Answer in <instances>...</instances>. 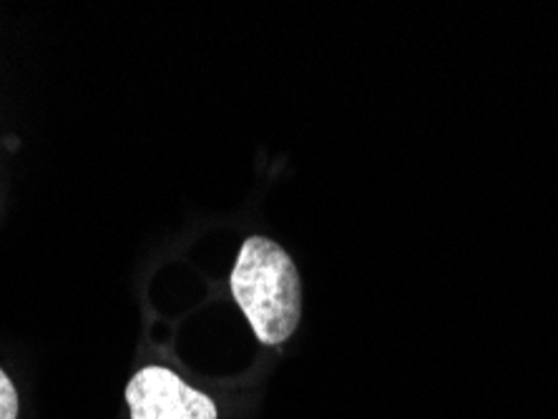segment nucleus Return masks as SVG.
I'll list each match as a JSON object with an SVG mask.
<instances>
[{
    "label": "nucleus",
    "mask_w": 558,
    "mask_h": 419,
    "mask_svg": "<svg viewBox=\"0 0 558 419\" xmlns=\"http://www.w3.org/2000/svg\"><path fill=\"white\" fill-rule=\"evenodd\" d=\"M232 294L252 332L267 347L284 344L302 319V279L277 242L250 236L232 269Z\"/></svg>",
    "instance_id": "nucleus-1"
},
{
    "label": "nucleus",
    "mask_w": 558,
    "mask_h": 419,
    "mask_svg": "<svg viewBox=\"0 0 558 419\" xmlns=\"http://www.w3.org/2000/svg\"><path fill=\"white\" fill-rule=\"evenodd\" d=\"M131 419H217V405L163 367L138 369L126 387Z\"/></svg>",
    "instance_id": "nucleus-2"
},
{
    "label": "nucleus",
    "mask_w": 558,
    "mask_h": 419,
    "mask_svg": "<svg viewBox=\"0 0 558 419\" xmlns=\"http://www.w3.org/2000/svg\"><path fill=\"white\" fill-rule=\"evenodd\" d=\"M0 419H19V392L3 369H0Z\"/></svg>",
    "instance_id": "nucleus-3"
}]
</instances>
